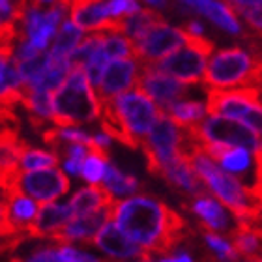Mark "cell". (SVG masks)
Masks as SVG:
<instances>
[{
	"label": "cell",
	"instance_id": "obj_22",
	"mask_svg": "<svg viewBox=\"0 0 262 262\" xmlns=\"http://www.w3.org/2000/svg\"><path fill=\"white\" fill-rule=\"evenodd\" d=\"M202 15L208 17L210 21L215 25V27L223 28V30H227V32L230 34H238V36H242V28L240 25H238V21H236V15L234 11L230 10L229 4H225L223 0L221 2H215V0H212L210 4L204 8V10L201 11Z\"/></svg>",
	"mask_w": 262,
	"mask_h": 262
},
{
	"label": "cell",
	"instance_id": "obj_12",
	"mask_svg": "<svg viewBox=\"0 0 262 262\" xmlns=\"http://www.w3.org/2000/svg\"><path fill=\"white\" fill-rule=\"evenodd\" d=\"M118 202L120 201H116L115 204H111V206L101 208L99 212L88 213V215H82V217H73L70 223L56 230L55 234L51 236V240L58 242L62 246L71 244V242L92 244L94 238L99 234V230L103 229L109 221L115 219V212H116Z\"/></svg>",
	"mask_w": 262,
	"mask_h": 262
},
{
	"label": "cell",
	"instance_id": "obj_33",
	"mask_svg": "<svg viewBox=\"0 0 262 262\" xmlns=\"http://www.w3.org/2000/svg\"><path fill=\"white\" fill-rule=\"evenodd\" d=\"M62 163H64V169L68 170L71 176H77L82 172V163H84V161H79V159H64Z\"/></svg>",
	"mask_w": 262,
	"mask_h": 262
},
{
	"label": "cell",
	"instance_id": "obj_29",
	"mask_svg": "<svg viewBox=\"0 0 262 262\" xmlns=\"http://www.w3.org/2000/svg\"><path fill=\"white\" fill-rule=\"evenodd\" d=\"M107 6H109V11H111V15H113V17L135 15L137 11L142 10L137 0H109V2H107Z\"/></svg>",
	"mask_w": 262,
	"mask_h": 262
},
{
	"label": "cell",
	"instance_id": "obj_21",
	"mask_svg": "<svg viewBox=\"0 0 262 262\" xmlns=\"http://www.w3.org/2000/svg\"><path fill=\"white\" fill-rule=\"evenodd\" d=\"M163 111L184 129L196 126L204 120V107L199 101H176Z\"/></svg>",
	"mask_w": 262,
	"mask_h": 262
},
{
	"label": "cell",
	"instance_id": "obj_31",
	"mask_svg": "<svg viewBox=\"0 0 262 262\" xmlns=\"http://www.w3.org/2000/svg\"><path fill=\"white\" fill-rule=\"evenodd\" d=\"M43 53L36 47V45L30 41V39H23L17 43V49H15V60L17 62H25V60H32V58H38L41 56Z\"/></svg>",
	"mask_w": 262,
	"mask_h": 262
},
{
	"label": "cell",
	"instance_id": "obj_8",
	"mask_svg": "<svg viewBox=\"0 0 262 262\" xmlns=\"http://www.w3.org/2000/svg\"><path fill=\"white\" fill-rule=\"evenodd\" d=\"M68 191H70V178L60 169L51 167L32 172H21L15 184L2 193H21L38 201L39 204H47Z\"/></svg>",
	"mask_w": 262,
	"mask_h": 262
},
{
	"label": "cell",
	"instance_id": "obj_1",
	"mask_svg": "<svg viewBox=\"0 0 262 262\" xmlns=\"http://www.w3.org/2000/svg\"><path fill=\"white\" fill-rule=\"evenodd\" d=\"M115 221L124 234L152 255H169L187 236L186 219L150 195H137L118 202Z\"/></svg>",
	"mask_w": 262,
	"mask_h": 262
},
{
	"label": "cell",
	"instance_id": "obj_3",
	"mask_svg": "<svg viewBox=\"0 0 262 262\" xmlns=\"http://www.w3.org/2000/svg\"><path fill=\"white\" fill-rule=\"evenodd\" d=\"M189 163L201 176L208 189L217 196L221 204L234 213L236 219H260L262 217V201L247 191L242 182L229 172H223L215 161L208 156L202 148L187 156Z\"/></svg>",
	"mask_w": 262,
	"mask_h": 262
},
{
	"label": "cell",
	"instance_id": "obj_25",
	"mask_svg": "<svg viewBox=\"0 0 262 262\" xmlns=\"http://www.w3.org/2000/svg\"><path fill=\"white\" fill-rule=\"evenodd\" d=\"M103 53L107 58H135V45L127 36L109 34L103 41Z\"/></svg>",
	"mask_w": 262,
	"mask_h": 262
},
{
	"label": "cell",
	"instance_id": "obj_5",
	"mask_svg": "<svg viewBox=\"0 0 262 262\" xmlns=\"http://www.w3.org/2000/svg\"><path fill=\"white\" fill-rule=\"evenodd\" d=\"M187 141V129L180 127L163 109L150 135L142 142V154L146 158V169L150 174H163L167 165H170L178 156L184 154Z\"/></svg>",
	"mask_w": 262,
	"mask_h": 262
},
{
	"label": "cell",
	"instance_id": "obj_27",
	"mask_svg": "<svg viewBox=\"0 0 262 262\" xmlns=\"http://www.w3.org/2000/svg\"><path fill=\"white\" fill-rule=\"evenodd\" d=\"M107 167H109V159H105L103 156H98V154H88V158L84 159L82 163V172L81 176L88 184H99V182L105 178V172H107Z\"/></svg>",
	"mask_w": 262,
	"mask_h": 262
},
{
	"label": "cell",
	"instance_id": "obj_30",
	"mask_svg": "<svg viewBox=\"0 0 262 262\" xmlns=\"http://www.w3.org/2000/svg\"><path fill=\"white\" fill-rule=\"evenodd\" d=\"M21 262H66L60 247H41L38 251H34L27 260Z\"/></svg>",
	"mask_w": 262,
	"mask_h": 262
},
{
	"label": "cell",
	"instance_id": "obj_35",
	"mask_svg": "<svg viewBox=\"0 0 262 262\" xmlns=\"http://www.w3.org/2000/svg\"><path fill=\"white\" fill-rule=\"evenodd\" d=\"M223 2L229 6H258V4H262V0H223Z\"/></svg>",
	"mask_w": 262,
	"mask_h": 262
},
{
	"label": "cell",
	"instance_id": "obj_26",
	"mask_svg": "<svg viewBox=\"0 0 262 262\" xmlns=\"http://www.w3.org/2000/svg\"><path fill=\"white\" fill-rule=\"evenodd\" d=\"M201 230H202V236H204L208 247L217 255L219 260L234 262L240 258V255H238V251L234 249V246L229 244L227 240H223L221 236H217V232H212V230H206V229H201Z\"/></svg>",
	"mask_w": 262,
	"mask_h": 262
},
{
	"label": "cell",
	"instance_id": "obj_6",
	"mask_svg": "<svg viewBox=\"0 0 262 262\" xmlns=\"http://www.w3.org/2000/svg\"><path fill=\"white\" fill-rule=\"evenodd\" d=\"M213 49L215 47L208 38L187 32L186 47L178 49L163 60L156 62L154 68L174 77L184 84H199L204 79L208 68V56L212 55Z\"/></svg>",
	"mask_w": 262,
	"mask_h": 262
},
{
	"label": "cell",
	"instance_id": "obj_32",
	"mask_svg": "<svg viewBox=\"0 0 262 262\" xmlns=\"http://www.w3.org/2000/svg\"><path fill=\"white\" fill-rule=\"evenodd\" d=\"M60 249H62V255H64L66 262H101L96 257H92V255L77 251V249H73V247H70V246H60Z\"/></svg>",
	"mask_w": 262,
	"mask_h": 262
},
{
	"label": "cell",
	"instance_id": "obj_9",
	"mask_svg": "<svg viewBox=\"0 0 262 262\" xmlns=\"http://www.w3.org/2000/svg\"><path fill=\"white\" fill-rule=\"evenodd\" d=\"M187 32L184 28L158 25L142 39L135 41V60L139 64H156L186 45Z\"/></svg>",
	"mask_w": 262,
	"mask_h": 262
},
{
	"label": "cell",
	"instance_id": "obj_20",
	"mask_svg": "<svg viewBox=\"0 0 262 262\" xmlns=\"http://www.w3.org/2000/svg\"><path fill=\"white\" fill-rule=\"evenodd\" d=\"M124 19H126V36L133 43L144 38L152 28L165 23L163 15L156 10H150V8H142L135 15H127Z\"/></svg>",
	"mask_w": 262,
	"mask_h": 262
},
{
	"label": "cell",
	"instance_id": "obj_11",
	"mask_svg": "<svg viewBox=\"0 0 262 262\" xmlns=\"http://www.w3.org/2000/svg\"><path fill=\"white\" fill-rule=\"evenodd\" d=\"M262 92L258 88H234V90H208L206 111L210 116H227L240 120L253 105H257Z\"/></svg>",
	"mask_w": 262,
	"mask_h": 262
},
{
	"label": "cell",
	"instance_id": "obj_36",
	"mask_svg": "<svg viewBox=\"0 0 262 262\" xmlns=\"http://www.w3.org/2000/svg\"><path fill=\"white\" fill-rule=\"evenodd\" d=\"M159 262H193V260L189 257H187L186 253H180V255H176V257L165 258V260H159Z\"/></svg>",
	"mask_w": 262,
	"mask_h": 262
},
{
	"label": "cell",
	"instance_id": "obj_17",
	"mask_svg": "<svg viewBox=\"0 0 262 262\" xmlns=\"http://www.w3.org/2000/svg\"><path fill=\"white\" fill-rule=\"evenodd\" d=\"M184 208L191 210L201 219V229L212 230V232L229 230V215L225 212V208L210 195L193 199L191 202H186Z\"/></svg>",
	"mask_w": 262,
	"mask_h": 262
},
{
	"label": "cell",
	"instance_id": "obj_34",
	"mask_svg": "<svg viewBox=\"0 0 262 262\" xmlns=\"http://www.w3.org/2000/svg\"><path fill=\"white\" fill-rule=\"evenodd\" d=\"M184 30L189 34H195V36H202V32H204L202 23H199V21H187L186 25H184Z\"/></svg>",
	"mask_w": 262,
	"mask_h": 262
},
{
	"label": "cell",
	"instance_id": "obj_4",
	"mask_svg": "<svg viewBox=\"0 0 262 262\" xmlns=\"http://www.w3.org/2000/svg\"><path fill=\"white\" fill-rule=\"evenodd\" d=\"M101 101L84 70H71L58 90L53 92V122L60 127L88 124L101 118Z\"/></svg>",
	"mask_w": 262,
	"mask_h": 262
},
{
	"label": "cell",
	"instance_id": "obj_24",
	"mask_svg": "<svg viewBox=\"0 0 262 262\" xmlns=\"http://www.w3.org/2000/svg\"><path fill=\"white\" fill-rule=\"evenodd\" d=\"M103 186L116 196V195H131V193H135L141 187V184H139V180H137L135 176L124 174V172H120V170L116 169L115 165L109 163L103 178Z\"/></svg>",
	"mask_w": 262,
	"mask_h": 262
},
{
	"label": "cell",
	"instance_id": "obj_10",
	"mask_svg": "<svg viewBox=\"0 0 262 262\" xmlns=\"http://www.w3.org/2000/svg\"><path fill=\"white\" fill-rule=\"evenodd\" d=\"M137 86L146 92L152 99H156L163 109L169 105L182 101V98L189 92V86L176 81L170 75L154 68V64H139V79Z\"/></svg>",
	"mask_w": 262,
	"mask_h": 262
},
{
	"label": "cell",
	"instance_id": "obj_15",
	"mask_svg": "<svg viewBox=\"0 0 262 262\" xmlns=\"http://www.w3.org/2000/svg\"><path fill=\"white\" fill-rule=\"evenodd\" d=\"M161 178L170 187H174L176 191L187 193L193 199L206 196L208 193H212L208 191V186L204 184L201 176L196 174V170L193 169V165L189 163V159L186 156H178L172 163L167 165V169L163 170Z\"/></svg>",
	"mask_w": 262,
	"mask_h": 262
},
{
	"label": "cell",
	"instance_id": "obj_39",
	"mask_svg": "<svg viewBox=\"0 0 262 262\" xmlns=\"http://www.w3.org/2000/svg\"><path fill=\"white\" fill-rule=\"evenodd\" d=\"M51 2L55 4L56 0H32V8H34V10H39V6H41V4H51Z\"/></svg>",
	"mask_w": 262,
	"mask_h": 262
},
{
	"label": "cell",
	"instance_id": "obj_14",
	"mask_svg": "<svg viewBox=\"0 0 262 262\" xmlns=\"http://www.w3.org/2000/svg\"><path fill=\"white\" fill-rule=\"evenodd\" d=\"M90 246H96L98 249H101L103 253L115 258H135V260L152 262V253L141 247L139 244H135L113 221H109L103 229L99 230V234L94 238Z\"/></svg>",
	"mask_w": 262,
	"mask_h": 262
},
{
	"label": "cell",
	"instance_id": "obj_16",
	"mask_svg": "<svg viewBox=\"0 0 262 262\" xmlns=\"http://www.w3.org/2000/svg\"><path fill=\"white\" fill-rule=\"evenodd\" d=\"M73 217L75 215L70 204H55V202L39 204L38 215L28 227V238H51Z\"/></svg>",
	"mask_w": 262,
	"mask_h": 262
},
{
	"label": "cell",
	"instance_id": "obj_19",
	"mask_svg": "<svg viewBox=\"0 0 262 262\" xmlns=\"http://www.w3.org/2000/svg\"><path fill=\"white\" fill-rule=\"evenodd\" d=\"M82 32L75 23L64 21L60 30L56 34L55 43L51 47V58H58V60H70L73 51L82 43Z\"/></svg>",
	"mask_w": 262,
	"mask_h": 262
},
{
	"label": "cell",
	"instance_id": "obj_40",
	"mask_svg": "<svg viewBox=\"0 0 262 262\" xmlns=\"http://www.w3.org/2000/svg\"><path fill=\"white\" fill-rule=\"evenodd\" d=\"M131 262H150V260H131Z\"/></svg>",
	"mask_w": 262,
	"mask_h": 262
},
{
	"label": "cell",
	"instance_id": "obj_2",
	"mask_svg": "<svg viewBox=\"0 0 262 262\" xmlns=\"http://www.w3.org/2000/svg\"><path fill=\"white\" fill-rule=\"evenodd\" d=\"M101 129L131 150H139L156 126L161 109L152 103L146 92L135 86L118 98L101 103Z\"/></svg>",
	"mask_w": 262,
	"mask_h": 262
},
{
	"label": "cell",
	"instance_id": "obj_18",
	"mask_svg": "<svg viewBox=\"0 0 262 262\" xmlns=\"http://www.w3.org/2000/svg\"><path fill=\"white\" fill-rule=\"evenodd\" d=\"M116 202V196L103 186V184H96L90 187H82L75 195L71 196V201L68 202L73 210L75 217H82L88 213L99 212L101 208L111 206Z\"/></svg>",
	"mask_w": 262,
	"mask_h": 262
},
{
	"label": "cell",
	"instance_id": "obj_7",
	"mask_svg": "<svg viewBox=\"0 0 262 262\" xmlns=\"http://www.w3.org/2000/svg\"><path fill=\"white\" fill-rule=\"evenodd\" d=\"M187 131L201 144V148L210 142H221V144H230V146L246 148L255 152L260 146L257 133L251 127L227 116H210L201 124L187 127Z\"/></svg>",
	"mask_w": 262,
	"mask_h": 262
},
{
	"label": "cell",
	"instance_id": "obj_23",
	"mask_svg": "<svg viewBox=\"0 0 262 262\" xmlns=\"http://www.w3.org/2000/svg\"><path fill=\"white\" fill-rule=\"evenodd\" d=\"M60 156L56 152H45V150H39V148H32L28 144L21 154V159H19V165H21L23 172H32V170L38 169H51V167H56L60 163Z\"/></svg>",
	"mask_w": 262,
	"mask_h": 262
},
{
	"label": "cell",
	"instance_id": "obj_13",
	"mask_svg": "<svg viewBox=\"0 0 262 262\" xmlns=\"http://www.w3.org/2000/svg\"><path fill=\"white\" fill-rule=\"evenodd\" d=\"M139 79V62L135 58H118L107 64L96 94L101 103L118 98L137 86Z\"/></svg>",
	"mask_w": 262,
	"mask_h": 262
},
{
	"label": "cell",
	"instance_id": "obj_38",
	"mask_svg": "<svg viewBox=\"0 0 262 262\" xmlns=\"http://www.w3.org/2000/svg\"><path fill=\"white\" fill-rule=\"evenodd\" d=\"M184 8H191V10L196 11V4H199V0H178Z\"/></svg>",
	"mask_w": 262,
	"mask_h": 262
},
{
	"label": "cell",
	"instance_id": "obj_37",
	"mask_svg": "<svg viewBox=\"0 0 262 262\" xmlns=\"http://www.w3.org/2000/svg\"><path fill=\"white\" fill-rule=\"evenodd\" d=\"M144 2L156 6V8H167L169 6V0H144Z\"/></svg>",
	"mask_w": 262,
	"mask_h": 262
},
{
	"label": "cell",
	"instance_id": "obj_28",
	"mask_svg": "<svg viewBox=\"0 0 262 262\" xmlns=\"http://www.w3.org/2000/svg\"><path fill=\"white\" fill-rule=\"evenodd\" d=\"M236 17H242L249 32L262 41V4L258 6H229Z\"/></svg>",
	"mask_w": 262,
	"mask_h": 262
}]
</instances>
